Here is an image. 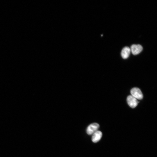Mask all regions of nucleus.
Segmentation results:
<instances>
[{"mask_svg": "<svg viewBox=\"0 0 157 157\" xmlns=\"http://www.w3.org/2000/svg\"><path fill=\"white\" fill-rule=\"evenodd\" d=\"M99 127L97 123H94L88 126L86 129V133L89 135H92L98 131Z\"/></svg>", "mask_w": 157, "mask_h": 157, "instance_id": "f257e3e1", "label": "nucleus"}, {"mask_svg": "<svg viewBox=\"0 0 157 157\" xmlns=\"http://www.w3.org/2000/svg\"><path fill=\"white\" fill-rule=\"evenodd\" d=\"M131 95L137 99L141 100L143 98V95L140 90L137 88H133L131 90Z\"/></svg>", "mask_w": 157, "mask_h": 157, "instance_id": "f03ea898", "label": "nucleus"}, {"mask_svg": "<svg viewBox=\"0 0 157 157\" xmlns=\"http://www.w3.org/2000/svg\"><path fill=\"white\" fill-rule=\"evenodd\" d=\"M127 101L129 106L133 108L136 107L138 103L137 99L131 95L128 96Z\"/></svg>", "mask_w": 157, "mask_h": 157, "instance_id": "7ed1b4c3", "label": "nucleus"}, {"mask_svg": "<svg viewBox=\"0 0 157 157\" xmlns=\"http://www.w3.org/2000/svg\"><path fill=\"white\" fill-rule=\"evenodd\" d=\"M143 48L140 44H133L131 47V51L134 55H136L139 53L142 50Z\"/></svg>", "mask_w": 157, "mask_h": 157, "instance_id": "20e7f679", "label": "nucleus"}, {"mask_svg": "<svg viewBox=\"0 0 157 157\" xmlns=\"http://www.w3.org/2000/svg\"><path fill=\"white\" fill-rule=\"evenodd\" d=\"M102 135V132L97 131L92 134V141L94 143H96L99 141L101 139Z\"/></svg>", "mask_w": 157, "mask_h": 157, "instance_id": "39448f33", "label": "nucleus"}, {"mask_svg": "<svg viewBox=\"0 0 157 157\" xmlns=\"http://www.w3.org/2000/svg\"><path fill=\"white\" fill-rule=\"evenodd\" d=\"M131 51L130 49L128 47H124L122 50L121 55L124 59H126L129 56Z\"/></svg>", "mask_w": 157, "mask_h": 157, "instance_id": "423d86ee", "label": "nucleus"}]
</instances>
